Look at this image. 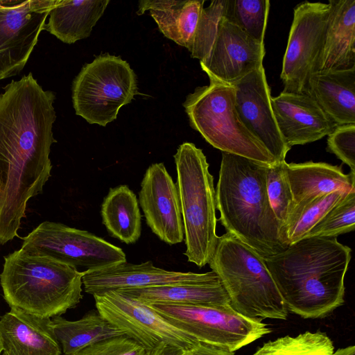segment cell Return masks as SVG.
<instances>
[{"mask_svg": "<svg viewBox=\"0 0 355 355\" xmlns=\"http://www.w3.org/2000/svg\"><path fill=\"white\" fill-rule=\"evenodd\" d=\"M21 249L67 265L99 269L126 261L123 250L86 230L44 221L21 238Z\"/></svg>", "mask_w": 355, "mask_h": 355, "instance_id": "10", "label": "cell"}, {"mask_svg": "<svg viewBox=\"0 0 355 355\" xmlns=\"http://www.w3.org/2000/svg\"><path fill=\"white\" fill-rule=\"evenodd\" d=\"M333 355H355V347L351 345L345 348H340L334 352Z\"/></svg>", "mask_w": 355, "mask_h": 355, "instance_id": "38", "label": "cell"}, {"mask_svg": "<svg viewBox=\"0 0 355 355\" xmlns=\"http://www.w3.org/2000/svg\"><path fill=\"white\" fill-rule=\"evenodd\" d=\"M270 5L268 0H227L224 17L263 44Z\"/></svg>", "mask_w": 355, "mask_h": 355, "instance_id": "30", "label": "cell"}, {"mask_svg": "<svg viewBox=\"0 0 355 355\" xmlns=\"http://www.w3.org/2000/svg\"><path fill=\"white\" fill-rule=\"evenodd\" d=\"M232 85L235 91L236 111L245 126L263 144L277 163L285 162L291 148L279 130L263 65Z\"/></svg>", "mask_w": 355, "mask_h": 355, "instance_id": "14", "label": "cell"}, {"mask_svg": "<svg viewBox=\"0 0 355 355\" xmlns=\"http://www.w3.org/2000/svg\"><path fill=\"white\" fill-rule=\"evenodd\" d=\"M116 291L146 304L230 306V299L218 276L214 280L203 283L127 288Z\"/></svg>", "mask_w": 355, "mask_h": 355, "instance_id": "24", "label": "cell"}, {"mask_svg": "<svg viewBox=\"0 0 355 355\" xmlns=\"http://www.w3.org/2000/svg\"><path fill=\"white\" fill-rule=\"evenodd\" d=\"M217 277L213 271L178 272L156 267L150 261L139 264L126 261L99 269L84 270L82 279L85 292L94 295L120 289L203 283Z\"/></svg>", "mask_w": 355, "mask_h": 355, "instance_id": "17", "label": "cell"}, {"mask_svg": "<svg viewBox=\"0 0 355 355\" xmlns=\"http://www.w3.org/2000/svg\"><path fill=\"white\" fill-rule=\"evenodd\" d=\"M265 53L264 43L223 17L211 49L200 64L209 81L232 85L262 66Z\"/></svg>", "mask_w": 355, "mask_h": 355, "instance_id": "15", "label": "cell"}, {"mask_svg": "<svg viewBox=\"0 0 355 355\" xmlns=\"http://www.w3.org/2000/svg\"><path fill=\"white\" fill-rule=\"evenodd\" d=\"M146 350L125 335L89 345L73 355H146Z\"/></svg>", "mask_w": 355, "mask_h": 355, "instance_id": "35", "label": "cell"}, {"mask_svg": "<svg viewBox=\"0 0 355 355\" xmlns=\"http://www.w3.org/2000/svg\"><path fill=\"white\" fill-rule=\"evenodd\" d=\"M271 106L281 135L290 148L320 140L337 126L305 93L282 92L271 97Z\"/></svg>", "mask_w": 355, "mask_h": 355, "instance_id": "18", "label": "cell"}, {"mask_svg": "<svg viewBox=\"0 0 355 355\" xmlns=\"http://www.w3.org/2000/svg\"><path fill=\"white\" fill-rule=\"evenodd\" d=\"M285 162L269 166L267 171L268 196L281 228L283 242L284 230L294 207L292 192L284 169Z\"/></svg>", "mask_w": 355, "mask_h": 355, "instance_id": "32", "label": "cell"}, {"mask_svg": "<svg viewBox=\"0 0 355 355\" xmlns=\"http://www.w3.org/2000/svg\"><path fill=\"white\" fill-rule=\"evenodd\" d=\"M138 202L146 224L161 241L174 245L184 240L178 188L163 163L153 164L146 169Z\"/></svg>", "mask_w": 355, "mask_h": 355, "instance_id": "16", "label": "cell"}, {"mask_svg": "<svg viewBox=\"0 0 355 355\" xmlns=\"http://www.w3.org/2000/svg\"><path fill=\"white\" fill-rule=\"evenodd\" d=\"M304 93L337 125L355 123V69L312 73Z\"/></svg>", "mask_w": 355, "mask_h": 355, "instance_id": "22", "label": "cell"}, {"mask_svg": "<svg viewBox=\"0 0 355 355\" xmlns=\"http://www.w3.org/2000/svg\"><path fill=\"white\" fill-rule=\"evenodd\" d=\"M183 106L191 127L213 147L268 166L277 163L241 120L232 85L210 81L189 94Z\"/></svg>", "mask_w": 355, "mask_h": 355, "instance_id": "7", "label": "cell"}, {"mask_svg": "<svg viewBox=\"0 0 355 355\" xmlns=\"http://www.w3.org/2000/svg\"><path fill=\"white\" fill-rule=\"evenodd\" d=\"M355 227V189L347 193L308 232L306 237H337Z\"/></svg>", "mask_w": 355, "mask_h": 355, "instance_id": "31", "label": "cell"}, {"mask_svg": "<svg viewBox=\"0 0 355 355\" xmlns=\"http://www.w3.org/2000/svg\"><path fill=\"white\" fill-rule=\"evenodd\" d=\"M58 0H0V80L27 63Z\"/></svg>", "mask_w": 355, "mask_h": 355, "instance_id": "13", "label": "cell"}, {"mask_svg": "<svg viewBox=\"0 0 355 355\" xmlns=\"http://www.w3.org/2000/svg\"><path fill=\"white\" fill-rule=\"evenodd\" d=\"M110 234L126 244L136 243L141 234V215L136 195L127 185L110 188L101 209Z\"/></svg>", "mask_w": 355, "mask_h": 355, "instance_id": "26", "label": "cell"}, {"mask_svg": "<svg viewBox=\"0 0 355 355\" xmlns=\"http://www.w3.org/2000/svg\"><path fill=\"white\" fill-rule=\"evenodd\" d=\"M184 355H234V352L198 343L193 347L187 350Z\"/></svg>", "mask_w": 355, "mask_h": 355, "instance_id": "36", "label": "cell"}, {"mask_svg": "<svg viewBox=\"0 0 355 355\" xmlns=\"http://www.w3.org/2000/svg\"><path fill=\"white\" fill-rule=\"evenodd\" d=\"M109 3V0H58L44 30L64 43L73 44L90 35Z\"/></svg>", "mask_w": 355, "mask_h": 355, "instance_id": "25", "label": "cell"}, {"mask_svg": "<svg viewBox=\"0 0 355 355\" xmlns=\"http://www.w3.org/2000/svg\"><path fill=\"white\" fill-rule=\"evenodd\" d=\"M189 262L202 268L209 263L219 236L216 230V202L214 178L202 149L182 144L174 155Z\"/></svg>", "mask_w": 355, "mask_h": 355, "instance_id": "6", "label": "cell"}, {"mask_svg": "<svg viewBox=\"0 0 355 355\" xmlns=\"http://www.w3.org/2000/svg\"><path fill=\"white\" fill-rule=\"evenodd\" d=\"M227 0H214L203 8L195 33L191 56L202 61L208 55L225 16Z\"/></svg>", "mask_w": 355, "mask_h": 355, "instance_id": "33", "label": "cell"}, {"mask_svg": "<svg viewBox=\"0 0 355 355\" xmlns=\"http://www.w3.org/2000/svg\"><path fill=\"white\" fill-rule=\"evenodd\" d=\"M1 355H8L6 352L3 351L2 352V354Z\"/></svg>", "mask_w": 355, "mask_h": 355, "instance_id": "40", "label": "cell"}, {"mask_svg": "<svg viewBox=\"0 0 355 355\" xmlns=\"http://www.w3.org/2000/svg\"><path fill=\"white\" fill-rule=\"evenodd\" d=\"M352 250L337 237H306L263 258L288 311L318 318L344 303Z\"/></svg>", "mask_w": 355, "mask_h": 355, "instance_id": "2", "label": "cell"}, {"mask_svg": "<svg viewBox=\"0 0 355 355\" xmlns=\"http://www.w3.org/2000/svg\"><path fill=\"white\" fill-rule=\"evenodd\" d=\"M349 191H336L318 196L292 211L284 232L286 246L304 239L315 225Z\"/></svg>", "mask_w": 355, "mask_h": 355, "instance_id": "28", "label": "cell"}, {"mask_svg": "<svg viewBox=\"0 0 355 355\" xmlns=\"http://www.w3.org/2000/svg\"><path fill=\"white\" fill-rule=\"evenodd\" d=\"M327 150L355 173V123L337 125L328 135Z\"/></svg>", "mask_w": 355, "mask_h": 355, "instance_id": "34", "label": "cell"}, {"mask_svg": "<svg viewBox=\"0 0 355 355\" xmlns=\"http://www.w3.org/2000/svg\"><path fill=\"white\" fill-rule=\"evenodd\" d=\"M62 355H64V354H62Z\"/></svg>", "mask_w": 355, "mask_h": 355, "instance_id": "41", "label": "cell"}, {"mask_svg": "<svg viewBox=\"0 0 355 355\" xmlns=\"http://www.w3.org/2000/svg\"><path fill=\"white\" fill-rule=\"evenodd\" d=\"M284 169L294 201L292 211L318 196L355 189V173L345 174L339 166L313 161L298 164L285 162Z\"/></svg>", "mask_w": 355, "mask_h": 355, "instance_id": "21", "label": "cell"}, {"mask_svg": "<svg viewBox=\"0 0 355 355\" xmlns=\"http://www.w3.org/2000/svg\"><path fill=\"white\" fill-rule=\"evenodd\" d=\"M3 351V347L2 340H1V338L0 336V355L2 354Z\"/></svg>", "mask_w": 355, "mask_h": 355, "instance_id": "39", "label": "cell"}, {"mask_svg": "<svg viewBox=\"0 0 355 355\" xmlns=\"http://www.w3.org/2000/svg\"><path fill=\"white\" fill-rule=\"evenodd\" d=\"M54 92L32 73L12 80L0 94V241L18 236L29 200L51 177Z\"/></svg>", "mask_w": 355, "mask_h": 355, "instance_id": "1", "label": "cell"}, {"mask_svg": "<svg viewBox=\"0 0 355 355\" xmlns=\"http://www.w3.org/2000/svg\"><path fill=\"white\" fill-rule=\"evenodd\" d=\"M204 3L203 0H143L137 14L148 10L167 38L190 51Z\"/></svg>", "mask_w": 355, "mask_h": 355, "instance_id": "23", "label": "cell"}, {"mask_svg": "<svg viewBox=\"0 0 355 355\" xmlns=\"http://www.w3.org/2000/svg\"><path fill=\"white\" fill-rule=\"evenodd\" d=\"M56 338L64 355H73L100 341L125 335L124 332L103 318L96 309L76 320L56 316L51 318Z\"/></svg>", "mask_w": 355, "mask_h": 355, "instance_id": "27", "label": "cell"}, {"mask_svg": "<svg viewBox=\"0 0 355 355\" xmlns=\"http://www.w3.org/2000/svg\"><path fill=\"white\" fill-rule=\"evenodd\" d=\"M186 351L165 342H162L153 349L146 351V355H184Z\"/></svg>", "mask_w": 355, "mask_h": 355, "instance_id": "37", "label": "cell"}, {"mask_svg": "<svg viewBox=\"0 0 355 355\" xmlns=\"http://www.w3.org/2000/svg\"><path fill=\"white\" fill-rule=\"evenodd\" d=\"M83 275L75 267L20 248L4 257L0 284L10 308L51 319L80 303Z\"/></svg>", "mask_w": 355, "mask_h": 355, "instance_id": "4", "label": "cell"}, {"mask_svg": "<svg viewBox=\"0 0 355 355\" xmlns=\"http://www.w3.org/2000/svg\"><path fill=\"white\" fill-rule=\"evenodd\" d=\"M328 19L316 71L355 69V0H329Z\"/></svg>", "mask_w": 355, "mask_h": 355, "instance_id": "20", "label": "cell"}, {"mask_svg": "<svg viewBox=\"0 0 355 355\" xmlns=\"http://www.w3.org/2000/svg\"><path fill=\"white\" fill-rule=\"evenodd\" d=\"M237 313L251 318L286 320L288 309L263 258L230 233L220 236L208 263Z\"/></svg>", "mask_w": 355, "mask_h": 355, "instance_id": "5", "label": "cell"}, {"mask_svg": "<svg viewBox=\"0 0 355 355\" xmlns=\"http://www.w3.org/2000/svg\"><path fill=\"white\" fill-rule=\"evenodd\" d=\"M0 336L8 355H62L51 319L16 307L0 318Z\"/></svg>", "mask_w": 355, "mask_h": 355, "instance_id": "19", "label": "cell"}, {"mask_svg": "<svg viewBox=\"0 0 355 355\" xmlns=\"http://www.w3.org/2000/svg\"><path fill=\"white\" fill-rule=\"evenodd\" d=\"M334 347L321 331H306L265 343L252 355H333Z\"/></svg>", "mask_w": 355, "mask_h": 355, "instance_id": "29", "label": "cell"}, {"mask_svg": "<svg viewBox=\"0 0 355 355\" xmlns=\"http://www.w3.org/2000/svg\"><path fill=\"white\" fill-rule=\"evenodd\" d=\"M329 8V3L309 1L294 8L280 73L283 92L304 93L309 76L316 71Z\"/></svg>", "mask_w": 355, "mask_h": 355, "instance_id": "12", "label": "cell"}, {"mask_svg": "<svg viewBox=\"0 0 355 355\" xmlns=\"http://www.w3.org/2000/svg\"><path fill=\"white\" fill-rule=\"evenodd\" d=\"M96 309L146 351L162 342L189 350L199 342L171 324L149 306L116 291L92 295Z\"/></svg>", "mask_w": 355, "mask_h": 355, "instance_id": "11", "label": "cell"}, {"mask_svg": "<svg viewBox=\"0 0 355 355\" xmlns=\"http://www.w3.org/2000/svg\"><path fill=\"white\" fill-rule=\"evenodd\" d=\"M137 94L136 75L129 64L108 53L85 64L72 83L76 114L103 127L115 120L121 107Z\"/></svg>", "mask_w": 355, "mask_h": 355, "instance_id": "8", "label": "cell"}, {"mask_svg": "<svg viewBox=\"0 0 355 355\" xmlns=\"http://www.w3.org/2000/svg\"><path fill=\"white\" fill-rule=\"evenodd\" d=\"M147 305L198 342L232 352L272 331L261 319L245 317L231 306Z\"/></svg>", "mask_w": 355, "mask_h": 355, "instance_id": "9", "label": "cell"}, {"mask_svg": "<svg viewBox=\"0 0 355 355\" xmlns=\"http://www.w3.org/2000/svg\"><path fill=\"white\" fill-rule=\"evenodd\" d=\"M269 166L222 152L216 209L227 233L266 257L286 246L267 191Z\"/></svg>", "mask_w": 355, "mask_h": 355, "instance_id": "3", "label": "cell"}]
</instances>
